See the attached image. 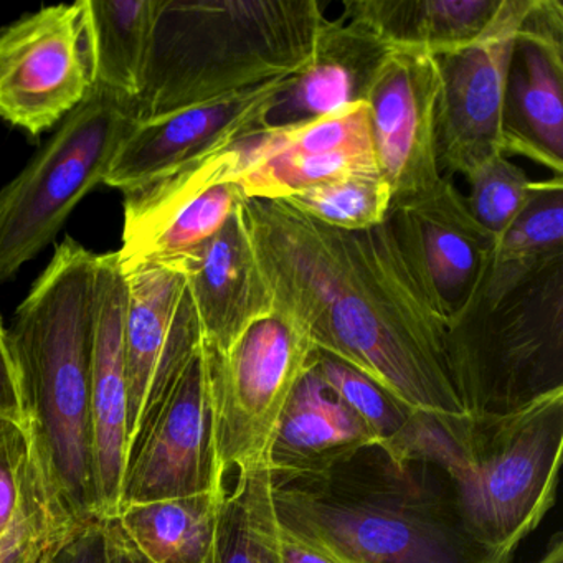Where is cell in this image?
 <instances>
[{"mask_svg": "<svg viewBox=\"0 0 563 563\" xmlns=\"http://www.w3.org/2000/svg\"><path fill=\"white\" fill-rule=\"evenodd\" d=\"M388 47L345 14L329 22L312 60L269 113V128L328 117L365 101L372 75Z\"/></svg>", "mask_w": 563, "mask_h": 563, "instance_id": "cell-20", "label": "cell"}, {"mask_svg": "<svg viewBox=\"0 0 563 563\" xmlns=\"http://www.w3.org/2000/svg\"><path fill=\"white\" fill-rule=\"evenodd\" d=\"M157 0H90L97 88L136 103Z\"/></svg>", "mask_w": 563, "mask_h": 563, "instance_id": "cell-25", "label": "cell"}, {"mask_svg": "<svg viewBox=\"0 0 563 563\" xmlns=\"http://www.w3.org/2000/svg\"><path fill=\"white\" fill-rule=\"evenodd\" d=\"M500 4L503 0H349L344 14L385 44L443 55L479 37Z\"/></svg>", "mask_w": 563, "mask_h": 563, "instance_id": "cell-22", "label": "cell"}, {"mask_svg": "<svg viewBox=\"0 0 563 563\" xmlns=\"http://www.w3.org/2000/svg\"><path fill=\"white\" fill-rule=\"evenodd\" d=\"M222 489L202 342L128 454L120 509Z\"/></svg>", "mask_w": 563, "mask_h": 563, "instance_id": "cell-11", "label": "cell"}, {"mask_svg": "<svg viewBox=\"0 0 563 563\" xmlns=\"http://www.w3.org/2000/svg\"><path fill=\"white\" fill-rule=\"evenodd\" d=\"M371 446L375 441L322 380L314 361L283 410L265 466L276 479L314 476Z\"/></svg>", "mask_w": 563, "mask_h": 563, "instance_id": "cell-19", "label": "cell"}, {"mask_svg": "<svg viewBox=\"0 0 563 563\" xmlns=\"http://www.w3.org/2000/svg\"><path fill=\"white\" fill-rule=\"evenodd\" d=\"M563 253V179L539 183L529 206L497 239V262L539 258Z\"/></svg>", "mask_w": 563, "mask_h": 563, "instance_id": "cell-28", "label": "cell"}, {"mask_svg": "<svg viewBox=\"0 0 563 563\" xmlns=\"http://www.w3.org/2000/svg\"><path fill=\"white\" fill-rule=\"evenodd\" d=\"M391 200L394 196L382 174L368 173L318 184L282 202L332 229L358 232L384 223Z\"/></svg>", "mask_w": 563, "mask_h": 563, "instance_id": "cell-26", "label": "cell"}, {"mask_svg": "<svg viewBox=\"0 0 563 563\" xmlns=\"http://www.w3.org/2000/svg\"><path fill=\"white\" fill-rule=\"evenodd\" d=\"M470 418L500 417L563 391V253L490 263L448 341Z\"/></svg>", "mask_w": 563, "mask_h": 563, "instance_id": "cell-5", "label": "cell"}, {"mask_svg": "<svg viewBox=\"0 0 563 563\" xmlns=\"http://www.w3.org/2000/svg\"><path fill=\"white\" fill-rule=\"evenodd\" d=\"M562 451L560 391L514 413L443 424L428 463L450 479L471 536L514 555L555 504Z\"/></svg>", "mask_w": 563, "mask_h": 563, "instance_id": "cell-6", "label": "cell"}, {"mask_svg": "<svg viewBox=\"0 0 563 563\" xmlns=\"http://www.w3.org/2000/svg\"><path fill=\"white\" fill-rule=\"evenodd\" d=\"M164 266L183 273L203 344L220 354L256 319L273 312L239 210L209 242Z\"/></svg>", "mask_w": 563, "mask_h": 563, "instance_id": "cell-18", "label": "cell"}, {"mask_svg": "<svg viewBox=\"0 0 563 563\" xmlns=\"http://www.w3.org/2000/svg\"><path fill=\"white\" fill-rule=\"evenodd\" d=\"M440 93V65L427 48L390 45L372 75L364 103L378 170L394 200L433 189L443 177L437 141Z\"/></svg>", "mask_w": 563, "mask_h": 563, "instance_id": "cell-13", "label": "cell"}, {"mask_svg": "<svg viewBox=\"0 0 563 563\" xmlns=\"http://www.w3.org/2000/svg\"><path fill=\"white\" fill-rule=\"evenodd\" d=\"M329 22L316 0H157L141 120L301 74Z\"/></svg>", "mask_w": 563, "mask_h": 563, "instance_id": "cell-4", "label": "cell"}, {"mask_svg": "<svg viewBox=\"0 0 563 563\" xmlns=\"http://www.w3.org/2000/svg\"><path fill=\"white\" fill-rule=\"evenodd\" d=\"M126 302V276L117 252L98 255L91 415L101 516H117L120 510L128 461Z\"/></svg>", "mask_w": 563, "mask_h": 563, "instance_id": "cell-17", "label": "cell"}, {"mask_svg": "<svg viewBox=\"0 0 563 563\" xmlns=\"http://www.w3.org/2000/svg\"><path fill=\"white\" fill-rule=\"evenodd\" d=\"M97 87L90 0L48 5L0 31V118L38 136Z\"/></svg>", "mask_w": 563, "mask_h": 563, "instance_id": "cell-9", "label": "cell"}, {"mask_svg": "<svg viewBox=\"0 0 563 563\" xmlns=\"http://www.w3.org/2000/svg\"><path fill=\"white\" fill-rule=\"evenodd\" d=\"M45 563H151L117 516H98L67 527Z\"/></svg>", "mask_w": 563, "mask_h": 563, "instance_id": "cell-30", "label": "cell"}, {"mask_svg": "<svg viewBox=\"0 0 563 563\" xmlns=\"http://www.w3.org/2000/svg\"><path fill=\"white\" fill-rule=\"evenodd\" d=\"M220 483L265 463L283 410L314 365V345L279 312L256 319L225 352L203 344Z\"/></svg>", "mask_w": 563, "mask_h": 563, "instance_id": "cell-8", "label": "cell"}, {"mask_svg": "<svg viewBox=\"0 0 563 563\" xmlns=\"http://www.w3.org/2000/svg\"><path fill=\"white\" fill-rule=\"evenodd\" d=\"M0 420L19 421L24 424L18 368L9 345L8 329L2 324V319H0Z\"/></svg>", "mask_w": 563, "mask_h": 563, "instance_id": "cell-33", "label": "cell"}, {"mask_svg": "<svg viewBox=\"0 0 563 563\" xmlns=\"http://www.w3.org/2000/svg\"><path fill=\"white\" fill-rule=\"evenodd\" d=\"M533 563H563V537L562 533H555L552 540H550L549 547H547L543 555Z\"/></svg>", "mask_w": 563, "mask_h": 563, "instance_id": "cell-34", "label": "cell"}, {"mask_svg": "<svg viewBox=\"0 0 563 563\" xmlns=\"http://www.w3.org/2000/svg\"><path fill=\"white\" fill-rule=\"evenodd\" d=\"M506 156H526L563 173V5L532 0L507 75Z\"/></svg>", "mask_w": 563, "mask_h": 563, "instance_id": "cell-16", "label": "cell"}, {"mask_svg": "<svg viewBox=\"0 0 563 563\" xmlns=\"http://www.w3.org/2000/svg\"><path fill=\"white\" fill-rule=\"evenodd\" d=\"M467 183L470 212L496 239L512 225L539 189V183H533L509 157L490 161L471 174Z\"/></svg>", "mask_w": 563, "mask_h": 563, "instance_id": "cell-29", "label": "cell"}, {"mask_svg": "<svg viewBox=\"0 0 563 563\" xmlns=\"http://www.w3.org/2000/svg\"><path fill=\"white\" fill-rule=\"evenodd\" d=\"M141 120L136 103L95 87L25 169L0 190V283L54 242Z\"/></svg>", "mask_w": 563, "mask_h": 563, "instance_id": "cell-7", "label": "cell"}, {"mask_svg": "<svg viewBox=\"0 0 563 563\" xmlns=\"http://www.w3.org/2000/svg\"><path fill=\"white\" fill-rule=\"evenodd\" d=\"M124 276L130 454L203 339L186 278L179 269L143 265Z\"/></svg>", "mask_w": 563, "mask_h": 563, "instance_id": "cell-12", "label": "cell"}, {"mask_svg": "<svg viewBox=\"0 0 563 563\" xmlns=\"http://www.w3.org/2000/svg\"><path fill=\"white\" fill-rule=\"evenodd\" d=\"M316 368L364 424L375 446L398 463L427 461L441 420L411 410L380 385L324 352L318 351Z\"/></svg>", "mask_w": 563, "mask_h": 563, "instance_id": "cell-23", "label": "cell"}, {"mask_svg": "<svg viewBox=\"0 0 563 563\" xmlns=\"http://www.w3.org/2000/svg\"><path fill=\"white\" fill-rule=\"evenodd\" d=\"M246 197L235 180L194 194L167 209L124 219L121 272L143 265H170L209 242L235 216Z\"/></svg>", "mask_w": 563, "mask_h": 563, "instance_id": "cell-21", "label": "cell"}, {"mask_svg": "<svg viewBox=\"0 0 563 563\" xmlns=\"http://www.w3.org/2000/svg\"><path fill=\"white\" fill-rule=\"evenodd\" d=\"M273 311L411 410L466 418L451 374L450 319L428 295L388 220L332 229L282 200L239 209Z\"/></svg>", "mask_w": 563, "mask_h": 563, "instance_id": "cell-1", "label": "cell"}, {"mask_svg": "<svg viewBox=\"0 0 563 563\" xmlns=\"http://www.w3.org/2000/svg\"><path fill=\"white\" fill-rule=\"evenodd\" d=\"M298 75L239 97L137 121L118 147L104 186L136 192L219 147L258 136Z\"/></svg>", "mask_w": 563, "mask_h": 563, "instance_id": "cell-14", "label": "cell"}, {"mask_svg": "<svg viewBox=\"0 0 563 563\" xmlns=\"http://www.w3.org/2000/svg\"><path fill=\"white\" fill-rule=\"evenodd\" d=\"M222 490L123 507L117 514L151 563H212Z\"/></svg>", "mask_w": 563, "mask_h": 563, "instance_id": "cell-24", "label": "cell"}, {"mask_svg": "<svg viewBox=\"0 0 563 563\" xmlns=\"http://www.w3.org/2000/svg\"><path fill=\"white\" fill-rule=\"evenodd\" d=\"M532 0H503L483 34L464 47L437 55L441 93L437 141L441 176L470 177L507 157L504 107L517 34Z\"/></svg>", "mask_w": 563, "mask_h": 563, "instance_id": "cell-10", "label": "cell"}, {"mask_svg": "<svg viewBox=\"0 0 563 563\" xmlns=\"http://www.w3.org/2000/svg\"><path fill=\"white\" fill-rule=\"evenodd\" d=\"M212 563H276L256 504L252 470L223 483Z\"/></svg>", "mask_w": 563, "mask_h": 563, "instance_id": "cell-27", "label": "cell"}, {"mask_svg": "<svg viewBox=\"0 0 563 563\" xmlns=\"http://www.w3.org/2000/svg\"><path fill=\"white\" fill-rule=\"evenodd\" d=\"M32 467L31 440L24 424L0 420V539L21 507Z\"/></svg>", "mask_w": 563, "mask_h": 563, "instance_id": "cell-31", "label": "cell"}, {"mask_svg": "<svg viewBox=\"0 0 563 563\" xmlns=\"http://www.w3.org/2000/svg\"><path fill=\"white\" fill-rule=\"evenodd\" d=\"M266 497L279 522L347 563H512L471 536L440 467L377 446L314 476L266 470Z\"/></svg>", "mask_w": 563, "mask_h": 563, "instance_id": "cell-3", "label": "cell"}, {"mask_svg": "<svg viewBox=\"0 0 563 563\" xmlns=\"http://www.w3.org/2000/svg\"><path fill=\"white\" fill-rule=\"evenodd\" d=\"M64 533V532H62ZM57 542V540H55ZM48 543V545H44V549L42 547H38V549L32 550L31 553H27V555L22 556V559L15 560L14 563H45L47 562L48 553H51L52 547H54V543Z\"/></svg>", "mask_w": 563, "mask_h": 563, "instance_id": "cell-35", "label": "cell"}, {"mask_svg": "<svg viewBox=\"0 0 563 563\" xmlns=\"http://www.w3.org/2000/svg\"><path fill=\"white\" fill-rule=\"evenodd\" d=\"M97 269L98 255L65 240L8 329L32 460L70 526L101 516L91 415Z\"/></svg>", "mask_w": 563, "mask_h": 563, "instance_id": "cell-2", "label": "cell"}, {"mask_svg": "<svg viewBox=\"0 0 563 563\" xmlns=\"http://www.w3.org/2000/svg\"><path fill=\"white\" fill-rule=\"evenodd\" d=\"M252 477L263 529H265L266 540L272 547L276 563H347L321 543L296 532L273 516L268 497H266L265 463L253 467Z\"/></svg>", "mask_w": 563, "mask_h": 563, "instance_id": "cell-32", "label": "cell"}, {"mask_svg": "<svg viewBox=\"0 0 563 563\" xmlns=\"http://www.w3.org/2000/svg\"><path fill=\"white\" fill-rule=\"evenodd\" d=\"M388 223L428 295L451 321L466 308L496 253L497 239L443 176L433 189L391 202Z\"/></svg>", "mask_w": 563, "mask_h": 563, "instance_id": "cell-15", "label": "cell"}]
</instances>
